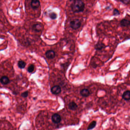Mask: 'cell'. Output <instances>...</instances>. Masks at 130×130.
<instances>
[{
    "label": "cell",
    "instance_id": "1",
    "mask_svg": "<svg viewBox=\"0 0 130 130\" xmlns=\"http://www.w3.org/2000/svg\"><path fill=\"white\" fill-rule=\"evenodd\" d=\"M71 8L72 11L75 13H78L84 11L85 8V4L82 0H73L71 4Z\"/></svg>",
    "mask_w": 130,
    "mask_h": 130
},
{
    "label": "cell",
    "instance_id": "2",
    "mask_svg": "<svg viewBox=\"0 0 130 130\" xmlns=\"http://www.w3.org/2000/svg\"><path fill=\"white\" fill-rule=\"evenodd\" d=\"M70 27L73 29H77L81 26V22L79 19H74L70 22Z\"/></svg>",
    "mask_w": 130,
    "mask_h": 130
},
{
    "label": "cell",
    "instance_id": "3",
    "mask_svg": "<svg viewBox=\"0 0 130 130\" xmlns=\"http://www.w3.org/2000/svg\"><path fill=\"white\" fill-rule=\"evenodd\" d=\"M31 6L33 9H37L40 7V1L39 0H32L31 2Z\"/></svg>",
    "mask_w": 130,
    "mask_h": 130
},
{
    "label": "cell",
    "instance_id": "4",
    "mask_svg": "<svg viewBox=\"0 0 130 130\" xmlns=\"http://www.w3.org/2000/svg\"><path fill=\"white\" fill-rule=\"evenodd\" d=\"M52 119L53 122L55 123H59L61 121V117L57 113H55L52 115Z\"/></svg>",
    "mask_w": 130,
    "mask_h": 130
},
{
    "label": "cell",
    "instance_id": "5",
    "mask_svg": "<svg viewBox=\"0 0 130 130\" xmlns=\"http://www.w3.org/2000/svg\"><path fill=\"white\" fill-rule=\"evenodd\" d=\"M61 88L59 86L56 85L53 87L51 90V91L54 94H58L61 93Z\"/></svg>",
    "mask_w": 130,
    "mask_h": 130
},
{
    "label": "cell",
    "instance_id": "6",
    "mask_svg": "<svg viewBox=\"0 0 130 130\" xmlns=\"http://www.w3.org/2000/svg\"><path fill=\"white\" fill-rule=\"evenodd\" d=\"M105 48V45L101 42H98L95 45V48L97 50H101Z\"/></svg>",
    "mask_w": 130,
    "mask_h": 130
},
{
    "label": "cell",
    "instance_id": "7",
    "mask_svg": "<svg viewBox=\"0 0 130 130\" xmlns=\"http://www.w3.org/2000/svg\"><path fill=\"white\" fill-rule=\"evenodd\" d=\"M43 29V25L41 24H36L33 26V30L37 32L42 31Z\"/></svg>",
    "mask_w": 130,
    "mask_h": 130
},
{
    "label": "cell",
    "instance_id": "8",
    "mask_svg": "<svg viewBox=\"0 0 130 130\" xmlns=\"http://www.w3.org/2000/svg\"><path fill=\"white\" fill-rule=\"evenodd\" d=\"M45 55L47 58L49 59H52L54 58L55 57V53L53 50H49L46 52Z\"/></svg>",
    "mask_w": 130,
    "mask_h": 130
},
{
    "label": "cell",
    "instance_id": "9",
    "mask_svg": "<svg viewBox=\"0 0 130 130\" xmlns=\"http://www.w3.org/2000/svg\"><path fill=\"white\" fill-rule=\"evenodd\" d=\"M80 94L84 97H87L90 94V92L87 89H84L80 91Z\"/></svg>",
    "mask_w": 130,
    "mask_h": 130
},
{
    "label": "cell",
    "instance_id": "10",
    "mask_svg": "<svg viewBox=\"0 0 130 130\" xmlns=\"http://www.w3.org/2000/svg\"><path fill=\"white\" fill-rule=\"evenodd\" d=\"M120 25L124 27L129 26L130 25V21L127 19H123L120 22Z\"/></svg>",
    "mask_w": 130,
    "mask_h": 130
},
{
    "label": "cell",
    "instance_id": "11",
    "mask_svg": "<svg viewBox=\"0 0 130 130\" xmlns=\"http://www.w3.org/2000/svg\"><path fill=\"white\" fill-rule=\"evenodd\" d=\"M122 98L126 101H129L130 100V90H126L123 93Z\"/></svg>",
    "mask_w": 130,
    "mask_h": 130
},
{
    "label": "cell",
    "instance_id": "12",
    "mask_svg": "<svg viewBox=\"0 0 130 130\" xmlns=\"http://www.w3.org/2000/svg\"><path fill=\"white\" fill-rule=\"evenodd\" d=\"M0 82L2 84L6 85L10 82V80L7 76H3L1 77Z\"/></svg>",
    "mask_w": 130,
    "mask_h": 130
},
{
    "label": "cell",
    "instance_id": "13",
    "mask_svg": "<svg viewBox=\"0 0 130 130\" xmlns=\"http://www.w3.org/2000/svg\"><path fill=\"white\" fill-rule=\"evenodd\" d=\"M69 108L72 110H75L78 108V105L76 103L74 102H72L70 103L68 105Z\"/></svg>",
    "mask_w": 130,
    "mask_h": 130
},
{
    "label": "cell",
    "instance_id": "14",
    "mask_svg": "<svg viewBox=\"0 0 130 130\" xmlns=\"http://www.w3.org/2000/svg\"><path fill=\"white\" fill-rule=\"evenodd\" d=\"M18 65L20 68L24 69L25 68V67L26 66V63L25 62L23 61L20 60L18 62Z\"/></svg>",
    "mask_w": 130,
    "mask_h": 130
},
{
    "label": "cell",
    "instance_id": "15",
    "mask_svg": "<svg viewBox=\"0 0 130 130\" xmlns=\"http://www.w3.org/2000/svg\"><path fill=\"white\" fill-rule=\"evenodd\" d=\"M96 122L95 121H92L88 126L87 130H91L94 128L96 125Z\"/></svg>",
    "mask_w": 130,
    "mask_h": 130
},
{
    "label": "cell",
    "instance_id": "16",
    "mask_svg": "<svg viewBox=\"0 0 130 130\" xmlns=\"http://www.w3.org/2000/svg\"><path fill=\"white\" fill-rule=\"evenodd\" d=\"M49 17L52 19H55L57 17V15L55 12H51L49 13Z\"/></svg>",
    "mask_w": 130,
    "mask_h": 130
},
{
    "label": "cell",
    "instance_id": "17",
    "mask_svg": "<svg viewBox=\"0 0 130 130\" xmlns=\"http://www.w3.org/2000/svg\"><path fill=\"white\" fill-rule=\"evenodd\" d=\"M34 66L33 64H31L28 67V71L30 73H31L34 71Z\"/></svg>",
    "mask_w": 130,
    "mask_h": 130
},
{
    "label": "cell",
    "instance_id": "18",
    "mask_svg": "<svg viewBox=\"0 0 130 130\" xmlns=\"http://www.w3.org/2000/svg\"><path fill=\"white\" fill-rule=\"evenodd\" d=\"M113 13V15L115 16L119 15L120 14L119 11L117 9H115L114 10Z\"/></svg>",
    "mask_w": 130,
    "mask_h": 130
},
{
    "label": "cell",
    "instance_id": "19",
    "mask_svg": "<svg viewBox=\"0 0 130 130\" xmlns=\"http://www.w3.org/2000/svg\"><path fill=\"white\" fill-rule=\"evenodd\" d=\"M28 91L24 92L21 94V96L22 97H23V98H26L27 97H28Z\"/></svg>",
    "mask_w": 130,
    "mask_h": 130
},
{
    "label": "cell",
    "instance_id": "20",
    "mask_svg": "<svg viewBox=\"0 0 130 130\" xmlns=\"http://www.w3.org/2000/svg\"><path fill=\"white\" fill-rule=\"evenodd\" d=\"M120 1L124 4H128L130 2V0H120Z\"/></svg>",
    "mask_w": 130,
    "mask_h": 130
},
{
    "label": "cell",
    "instance_id": "21",
    "mask_svg": "<svg viewBox=\"0 0 130 130\" xmlns=\"http://www.w3.org/2000/svg\"></svg>",
    "mask_w": 130,
    "mask_h": 130
}]
</instances>
